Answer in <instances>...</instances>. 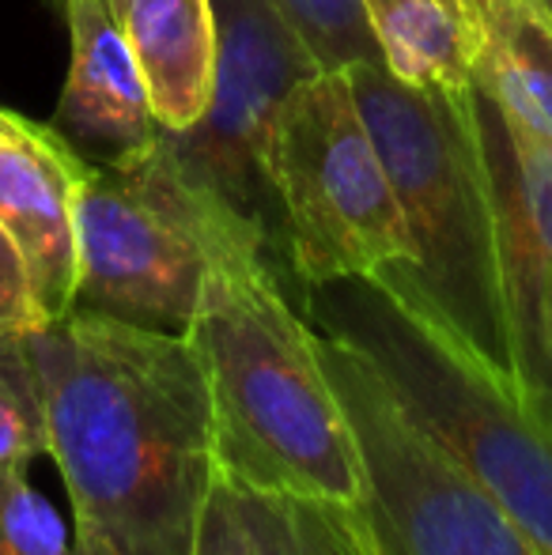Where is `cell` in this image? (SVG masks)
<instances>
[{
	"label": "cell",
	"mask_w": 552,
	"mask_h": 555,
	"mask_svg": "<svg viewBox=\"0 0 552 555\" xmlns=\"http://www.w3.org/2000/svg\"><path fill=\"white\" fill-rule=\"evenodd\" d=\"M76 555H193L216 450L185 333L68 310L23 333Z\"/></svg>",
	"instance_id": "6da1fadb"
},
{
	"label": "cell",
	"mask_w": 552,
	"mask_h": 555,
	"mask_svg": "<svg viewBox=\"0 0 552 555\" xmlns=\"http://www.w3.org/2000/svg\"><path fill=\"white\" fill-rule=\"evenodd\" d=\"M185 340L213 397L220 465L239 483L360 506V453L318 359V333L251 234L228 231L213 242Z\"/></svg>",
	"instance_id": "7a4b0ae2"
},
{
	"label": "cell",
	"mask_w": 552,
	"mask_h": 555,
	"mask_svg": "<svg viewBox=\"0 0 552 555\" xmlns=\"http://www.w3.org/2000/svg\"><path fill=\"white\" fill-rule=\"evenodd\" d=\"M398 193L413 242L406 269L383 272L518 404V359L503 280V223L480 137L477 88L420 91L378 61L341 68Z\"/></svg>",
	"instance_id": "3957f363"
},
{
	"label": "cell",
	"mask_w": 552,
	"mask_h": 555,
	"mask_svg": "<svg viewBox=\"0 0 552 555\" xmlns=\"http://www.w3.org/2000/svg\"><path fill=\"white\" fill-rule=\"evenodd\" d=\"M299 310L368 359L420 431L552 555V439L492 374L375 276L307 287Z\"/></svg>",
	"instance_id": "277c9868"
},
{
	"label": "cell",
	"mask_w": 552,
	"mask_h": 555,
	"mask_svg": "<svg viewBox=\"0 0 552 555\" xmlns=\"http://www.w3.org/2000/svg\"><path fill=\"white\" fill-rule=\"evenodd\" d=\"M269 178L295 302L307 287L383 276L413 261L398 193L341 68H318L287 91Z\"/></svg>",
	"instance_id": "5b68a950"
},
{
	"label": "cell",
	"mask_w": 552,
	"mask_h": 555,
	"mask_svg": "<svg viewBox=\"0 0 552 555\" xmlns=\"http://www.w3.org/2000/svg\"><path fill=\"white\" fill-rule=\"evenodd\" d=\"M73 216V310H95L167 333H185L197 318L208 257L220 234L239 231L261 242L208 197L190 190L155 144L129 163L84 159Z\"/></svg>",
	"instance_id": "8992f818"
},
{
	"label": "cell",
	"mask_w": 552,
	"mask_h": 555,
	"mask_svg": "<svg viewBox=\"0 0 552 555\" xmlns=\"http://www.w3.org/2000/svg\"><path fill=\"white\" fill-rule=\"evenodd\" d=\"M318 359L360 453L356 514L371 555H545L406 416L368 359L325 333Z\"/></svg>",
	"instance_id": "52a82bcc"
},
{
	"label": "cell",
	"mask_w": 552,
	"mask_h": 555,
	"mask_svg": "<svg viewBox=\"0 0 552 555\" xmlns=\"http://www.w3.org/2000/svg\"><path fill=\"white\" fill-rule=\"evenodd\" d=\"M213 8L220 30L213 103L193 129H159L155 147L190 190L258 234L287 280L269 144L287 91L314 76L318 61L269 0H213Z\"/></svg>",
	"instance_id": "ba28073f"
},
{
	"label": "cell",
	"mask_w": 552,
	"mask_h": 555,
	"mask_svg": "<svg viewBox=\"0 0 552 555\" xmlns=\"http://www.w3.org/2000/svg\"><path fill=\"white\" fill-rule=\"evenodd\" d=\"M477 88V83H473ZM480 137L492 163L503 223L511 336L518 359V409L552 439V356L541 340L538 302L552 264V140L511 125L477 88Z\"/></svg>",
	"instance_id": "9c48e42d"
},
{
	"label": "cell",
	"mask_w": 552,
	"mask_h": 555,
	"mask_svg": "<svg viewBox=\"0 0 552 555\" xmlns=\"http://www.w3.org/2000/svg\"><path fill=\"white\" fill-rule=\"evenodd\" d=\"M80 155L23 114L0 132V223L20 246L46 322L68 314L76 299V178Z\"/></svg>",
	"instance_id": "30bf717a"
},
{
	"label": "cell",
	"mask_w": 552,
	"mask_h": 555,
	"mask_svg": "<svg viewBox=\"0 0 552 555\" xmlns=\"http://www.w3.org/2000/svg\"><path fill=\"white\" fill-rule=\"evenodd\" d=\"M68 23V80L53 132L88 163H129L159 137L126 35L106 0H61Z\"/></svg>",
	"instance_id": "8fae6325"
},
{
	"label": "cell",
	"mask_w": 552,
	"mask_h": 555,
	"mask_svg": "<svg viewBox=\"0 0 552 555\" xmlns=\"http://www.w3.org/2000/svg\"><path fill=\"white\" fill-rule=\"evenodd\" d=\"M126 35L159 129L185 132L205 117L216 88L213 0H106Z\"/></svg>",
	"instance_id": "7c38bea8"
},
{
	"label": "cell",
	"mask_w": 552,
	"mask_h": 555,
	"mask_svg": "<svg viewBox=\"0 0 552 555\" xmlns=\"http://www.w3.org/2000/svg\"><path fill=\"white\" fill-rule=\"evenodd\" d=\"M378 65L420 91L462 95L477 68V20L465 0H360Z\"/></svg>",
	"instance_id": "4fadbf2b"
},
{
	"label": "cell",
	"mask_w": 552,
	"mask_h": 555,
	"mask_svg": "<svg viewBox=\"0 0 552 555\" xmlns=\"http://www.w3.org/2000/svg\"><path fill=\"white\" fill-rule=\"evenodd\" d=\"M473 83L511 125L552 140V23L534 0H485Z\"/></svg>",
	"instance_id": "5bb4252c"
},
{
	"label": "cell",
	"mask_w": 552,
	"mask_h": 555,
	"mask_svg": "<svg viewBox=\"0 0 552 555\" xmlns=\"http://www.w3.org/2000/svg\"><path fill=\"white\" fill-rule=\"evenodd\" d=\"M243 488L258 555H371L363 521L348 506Z\"/></svg>",
	"instance_id": "9a60e30c"
},
{
	"label": "cell",
	"mask_w": 552,
	"mask_h": 555,
	"mask_svg": "<svg viewBox=\"0 0 552 555\" xmlns=\"http://www.w3.org/2000/svg\"><path fill=\"white\" fill-rule=\"evenodd\" d=\"M269 8L307 46L318 68H348L378 61L360 0H269Z\"/></svg>",
	"instance_id": "2e32d148"
},
{
	"label": "cell",
	"mask_w": 552,
	"mask_h": 555,
	"mask_svg": "<svg viewBox=\"0 0 552 555\" xmlns=\"http://www.w3.org/2000/svg\"><path fill=\"white\" fill-rule=\"evenodd\" d=\"M46 453V416L23 333H0V473Z\"/></svg>",
	"instance_id": "e0dca14e"
},
{
	"label": "cell",
	"mask_w": 552,
	"mask_h": 555,
	"mask_svg": "<svg viewBox=\"0 0 552 555\" xmlns=\"http://www.w3.org/2000/svg\"><path fill=\"white\" fill-rule=\"evenodd\" d=\"M0 555H76V541L27 480V468L0 473Z\"/></svg>",
	"instance_id": "ac0fdd59"
},
{
	"label": "cell",
	"mask_w": 552,
	"mask_h": 555,
	"mask_svg": "<svg viewBox=\"0 0 552 555\" xmlns=\"http://www.w3.org/2000/svg\"><path fill=\"white\" fill-rule=\"evenodd\" d=\"M193 555H258L251 514H246L243 503V488H239V480L223 465H216L213 483H208Z\"/></svg>",
	"instance_id": "d6986e66"
},
{
	"label": "cell",
	"mask_w": 552,
	"mask_h": 555,
	"mask_svg": "<svg viewBox=\"0 0 552 555\" xmlns=\"http://www.w3.org/2000/svg\"><path fill=\"white\" fill-rule=\"evenodd\" d=\"M46 325L20 246L0 223V333H30Z\"/></svg>",
	"instance_id": "ffe728a7"
},
{
	"label": "cell",
	"mask_w": 552,
	"mask_h": 555,
	"mask_svg": "<svg viewBox=\"0 0 552 555\" xmlns=\"http://www.w3.org/2000/svg\"><path fill=\"white\" fill-rule=\"evenodd\" d=\"M538 322H541V340H545L552 356V264L545 272V284H541V302H538Z\"/></svg>",
	"instance_id": "44dd1931"
},
{
	"label": "cell",
	"mask_w": 552,
	"mask_h": 555,
	"mask_svg": "<svg viewBox=\"0 0 552 555\" xmlns=\"http://www.w3.org/2000/svg\"><path fill=\"white\" fill-rule=\"evenodd\" d=\"M534 4L541 8V15H545V20L552 23V0H534Z\"/></svg>",
	"instance_id": "7402d4cb"
},
{
	"label": "cell",
	"mask_w": 552,
	"mask_h": 555,
	"mask_svg": "<svg viewBox=\"0 0 552 555\" xmlns=\"http://www.w3.org/2000/svg\"><path fill=\"white\" fill-rule=\"evenodd\" d=\"M8 117H12V111H4V106H0V132L8 129Z\"/></svg>",
	"instance_id": "603a6c76"
},
{
	"label": "cell",
	"mask_w": 552,
	"mask_h": 555,
	"mask_svg": "<svg viewBox=\"0 0 552 555\" xmlns=\"http://www.w3.org/2000/svg\"><path fill=\"white\" fill-rule=\"evenodd\" d=\"M465 4H470V12H477V8L485 4V0H465Z\"/></svg>",
	"instance_id": "cb8c5ba5"
},
{
	"label": "cell",
	"mask_w": 552,
	"mask_h": 555,
	"mask_svg": "<svg viewBox=\"0 0 552 555\" xmlns=\"http://www.w3.org/2000/svg\"><path fill=\"white\" fill-rule=\"evenodd\" d=\"M50 4H53V8H57V4H61V0H50Z\"/></svg>",
	"instance_id": "d4e9b609"
}]
</instances>
